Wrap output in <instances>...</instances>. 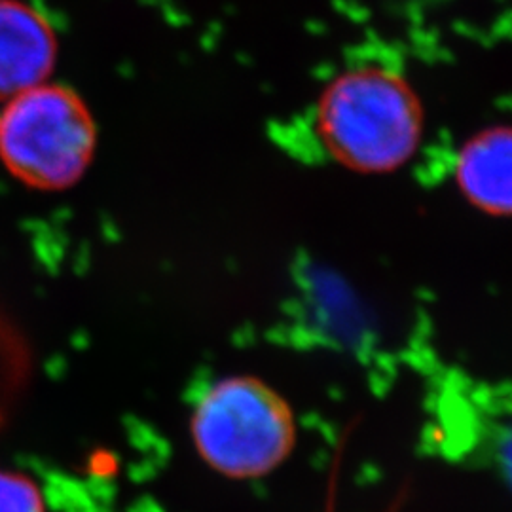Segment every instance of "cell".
I'll return each mask as SVG.
<instances>
[{"instance_id":"3957f363","label":"cell","mask_w":512,"mask_h":512,"mask_svg":"<svg viewBox=\"0 0 512 512\" xmlns=\"http://www.w3.org/2000/svg\"><path fill=\"white\" fill-rule=\"evenodd\" d=\"M323 129L346 162L385 169L401 164L416 145L418 112L403 86L387 74H349L327 95Z\"/></svg>"},{"instance_id":"8992f818","label":"cell","mask_w":512,"mask_h":512,"mask_svg":"<svg viewBox=\"0 0 512 512\" xmlns=\"http://www.w3.org/2000/svg\"><path fill=\"white\" fill-rule=\"evenodd\" d=\"M0 512H46L37 482L19 471L0 467Z\"/></svg>"},{"instance_id":"277c9868","label":"cell","mask_w":512,"mask_h":512,"mask_svg":"<svg viewBox=\"0 0 512 512\" xmlns=\"http://www.w3.org/2000/svg\"><path fill=\"white\" fill-rule=\"evenodd\" d=\"M57 37L48 18L25 0H0V101L50 80Z\"/></svg>"},{"instance_id":"5b68a950","label":"cell","mask_w":512,"mask_h":512,"mask_svg":"<svg viewBox=\"0 0 512 512\" xmlns=\"http://www.w3.org/2000/svg\"><path fill=\"white\" fill-rule=\"evenodd\" d=\"M465 194L492 211H512V133H488L465 148L459 160Z\"/></svg>"},{"instance_id":"7a4b0ae2","label":"cell","mask_w":512,"mask_h":512,"mask_svg":"<svg viewBox=\"0 0 512 512\" xmlns=\"http://www.w3.org/2000/svg\"><path fill=\"white\" fill-rule=\"evenodd\" d=\"M95 148L92 112L67 86L48 80L2 103L0 164L29 188H71L88 171Z\"/></svg>"},{"instance_id":"6da1fadb","label":"cell","mask_w":512,"mask_h":512,"mask_svg":"<svg viewBox=\"0 0 512 512\" xmlns=\"http://www.w3.org/2000/svg\"><path fill=\"white\" fill-rule=\"evenodd\" d=\"M190 431L200 458L234 480L274 473L298 439L291 404L255 376H228L211 385L194 408Z\"/></svg>"}]
</instances>
